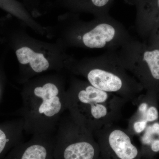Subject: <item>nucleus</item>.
Listing matches in <instances>:
<instances>
[{
  "label": "nucleus",
  "instance_id": "obj_1",
  "mask_svg": "<svg viewBox=\"0 0 159 159\" xmlns=\"http://www.w3.org/2000/svg\"><path fill=\"white\" fill-rule=\"evenodd\" d=\"M21 115L24 130L31 134L55 133L67 111L66 92L53 80L27 87L22 94Z\"/></svg>",
  "mask_w": 159,
  "mask_h": 159
},
{
  "label": "nucleus",
  "instance_id": "obj_2",
  "mask_svg": "<svg viewBox=\"0 0 159 159\" xmlns=\"http://www.w3.org/2000/svg\"><path fill=\"white\" fill-rule=\"evenodd\" d=\"M67 111L93 133L120 119L126 101L96 88L88 82H75L66 92Z\"/></svg>",
  "mask_w": 159,
  "mask_h": 159
},
{
  "label": "nucleus",
  "instance_id": "obj_3",
  "mask_svg": "<svg viewBox=\"0 0 159 159\" xmlns=\"http://www.w3.org/2000/svg\"><path fill=\"white\" fill-rule=\"evenodd\" d=\"M79 71L91 85L119 96L127 102H135L143 89L122 65L119 57H99L93 65Z\"/></svg>",
  "mask_w": 159,
  "mask_h": 159
},
{
  "label": "nucleus",
  "instance_id": "obj_4",
  "mask_svg": "<svg viewBox=\"0 0 159 159\" xmlns=\"http://www.w3.org/2000/svg\"><path fill=\"white\" fill-rule=\"evenodd\" d=\"M54 159H102L93 133L68 112L61 118L54 134Z\"/></svg>",
  "mask_w": 159,
  "mask_h": 159
},
{
  "label": "nucleus",
  "instance_id": "obj_5",
  "mask_svg": "<svg viewBox=\"0 0 159 159\" xmlns=\"http://www.w3.org/2000/svg\"><path fill=\"white\" fill-rule=\"evenodd\" d=\"M123 45L122 66L147 90V93L159 98V49L141 51L134 42Z\"/></svg>",
  "mask_w": 159,
  "mask_h": 159
},
{
  "label": "nucleus",
  "instance_id": "obj_6",
  "mask_svg": "<svg viewBox=\"0 0 159 159\" xmlns=\"http://www.w3.org/2000/svg\"><path fill=\"white\" fill-rule=\"evenodd\" d=\"M102 159H142V154L128 131L113 124L93 132Z\"/></svg>",
  "mask_w": 159,
  "mask_h": 159
},
{
  "label": "nucleus",
  "instance_id": "obj_7",
  "mask_svg": "<svg viewBox=\"0 0 159 159\" xmlns=\"http://www.w3.org/2000/svg\"><path fill=\"white\" fill-rule=\"evenodd\" d=\"M95 24L81 38L85 47L92 49H102L115 46L116 44H124L127 42L123 29L108 15L97 16Z\"/></svg>",
  "mask_w": 159,
  "mask_h": 159
},
{
  "label": "nucleus",
  "instance_id": "obj_8",
  "mask_svg": "<svg viewBox=\"0 0 159 159\" xmlns=\"http://www.w3.org/2000/svg\"><path fill=\"white\" fill-rule=\"evenodd\" d=\"M54 134L32 135L16 145L6 159H54Z\"/></svg>",
  "mask_w": 159,
  "mask_h": 159
},
{
  "label": "nucleus",
  "instance_id": "obj_9",
  "mask_svg": "<svg viewBox=\"0 0 159 159\" xmlns=\"http://www.w3.org/2000/svg\"><path fill=\"white\" fill-rule=\"evenodd\" d=\"M16 55L20 63L29 64L31 70L36 74L47 71L50 66L49 61L42 53H36L29 47L18 49Z\"/></svg>",
  "mask_w": 159,
  "mask_h": 159
},
{
  "label": "nucleus",
  "instance_id": "obj_10",
  "mask_svg": "<svg viewBox=\"0 0 159 159\" xmlns=\"http://www.w3.org/2000/svg\"><path fill=\"white\" fill-rule=\"evenodd\" d=\"M69 7L77 10H84L97 16L108 15V11L114 0H64Z\"/></svg>",
  "mask_w": 159,
  "mask_h": 159
},
{
  "label": "nucleus",
  "instance_id": "obj_11",
  "mask_svg": "<svg viewBox=\"0 0 159 159\" xmlns=\"http://www.w3.org/2000/svg\"><path fill=\"white\" fill-rule=\"evenodd\" d=\"M136 6L139 21L159 19V0H141Z\"/></svg>",
  "mask_w": 159,
  "mask_h": 159
},
{
  "label": "nucleus",
  "instance_id": "obj_12",
  "mask_svg": "<svg viewBox=\"0 0 159 159\" xmlns=\"http://www.w3.org/2000/svg\"><path fill=\"white\" fill-rule=\"evenodd\" d=\"M21 137L10 138L5 130L0 127V157L2 155L10 146L16 145L20 143V141Z\"/></svg>",
  "mask_w": 159,
  "mask_h": 159
},
{
  "label": "nucleus",
  "instance_id": "obj_13",
  "mask_svg": "<svg viewBox=\"0 0 159 159\" xmlns=\"http://www.w3.org/2000/svg\"><path fill=\"white\" fill-rule=\"evenodd\" d=\"M156 102L149 106L145 115V120L147 122H152L158 119L159 113L156 107Z\"/></svg>",
  "mask_w": 159,
  "mask_h": 159
},
{
  "label": "nucleus",
  "instance_id": "obj_14",
  "mask_svg": "<svg viewBox=\"0 0 159 159\" xmlns=\"http://www.w3.org/2000/svg\"><path fill=\"white\" fill-rule=\"evenodd\" d=\"M154 134L151 129L150 126H148L145 130V134L142 138V142L145 146H150L151 143L154 140Z\"/></svg>",
  "mask_w": 159,
  "mask_h": 159
},
{
  "label": "nucleus",
  "instance_id": "obj_15",
  "mask_svg": "<svg viewBox=\"0 0 159 159\" xmlns=\"http://www.w3.org/2000/svg\"><path fill=\"white\" fill-rule=\"evenodd\" d=\"M149 148L153 153L159 152V139H154L151 143Z\"/></svg>",
  "mask_w": 159,
  "mask_h": 159
},
{
  "label": "nucleus",
  "instance_id": "obj_16",
  "mask_svg": "<svg viewBox=\"0 0 159 159\" xmlns=\"http://www.w3.org/2000/svg\"><path fill=\"white\" fill-rule=\"evenodd\" d=\"M151 129L154 135H157L159 130V123L156 122L151 125Z\"/></svg>",
  "mask_w": 159,
  "mask_h": 159
},
{
  "label": "nucleus",
  "instance_id": "obj_17",
  "mask_svg": "<svg viewBox=\"0 0 159 159\" xmlns=\"http://www.w3.org/2000/svg\"><path fill=\"white\" fill-rule=\"evenodd\" d=\"M126 1L130 3L131 4H133L134 5H136L141 0H126Z\"/></svg>",
  "mask_w": 159,
  "mask_h": 159
},
{
  "label": "nucleus",
  "instance_id": "obj_18",
  "mask_svg": "<svg viewBox=\"0 0 159 159\" xmlns=\"http://www.w3.org/2000/svg\"><path fill=\"white\" fill-rule=\"evenodd\" d=\"M157 135L159 137V130L158 132L157 133Z\"/></svg>",
  "mask_w": 159,
  "mask_h": 159
}]
</instances>
